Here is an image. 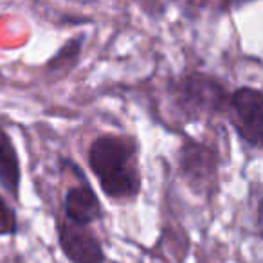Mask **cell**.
<instances>
[{"label":"cell","mask_w":263,"mask_h":263,"mask_svg":"<svg viewBox=\"0 0 263 263\" xmlns=\"http://www.w3.org/2000/svg\"><path fill=\"white\" fill-rule=\"evenodd\" d=\"M139 144L130 136L96 137L88 146L87 162L101 191L112 200H134L141 193Z\"/></svg>","instance_id":"1"},{"label":"cell","mask_w":263,"mask_h":263,"mask_svg":"<svg viewBox=\"0 0 263 263\" xmlns=\"http://www.w3.org/2000/svg\"><path fill=\"white\" fill-rule=\"evenodd\" d=\"M172 101L186 121H200L204 117L222 114L229 106V92L226 85L205 72H187L170 85Z\"/></svg>","instance_id":"2"},{"label":"cell","mask_w":263,"mask_h":263,"mask_svg":"<svg viewBox=\"0 0 263 263\" xmlns=\"http://www.w3.org/2000/svg\"><path fill=\"white\" fill-rule=\"evenodd\" d=\"M231 124L249 146L259 150L263 144V94L254 87H238L229 94Z\"/></svg>","instance_id":"3"},{"label":"cell","mask_w":263,"mask_h":263,"mask_svg":"<svg viewBox=\"0 0 263 263\" xmlns=\"http://www.w3.org/2000/svg\"><path fill=\"white\" fill-rule=\"evenodd\" d=\"M180 175L197 193H209L218 184V155L200 141L187 139L179 150Z\"/></svg>","instance_id":"4"},{"label":"cell","mask_w":263,"mask_h":263,"mask_svg":"<svg viewBox=\"0 0 263 263\" xmlns=\"http://www.w3.org/2000/svg\"><path fill=\"white\" fill-rule=\"evenodd\" d=\"M58 243L70 263H105V252L88 226L58 222Z\"/></svg>","instance_id":"5"},{"label":"cell","mask_w":263,"mask_h":263,"mask_svg":"<svg viewBox=\"0 0 263 263\" xmlns=\"http://www.w3.org/2000/svg\"><path fill=\"white\" fill-rule=\"evenodd\" d=\"M63 211L69 222L76 226H90L92 222L101 218V202L96 191L88 186L87 179L81 184L69 187L63 198Z\"/></svg>","instance_id":"6"},{"label":"cell","mask_w":263,"mask_h":263,"mask_svg":"<svg viewBox=\"0 0 263 263\" xmlns=\"http://www.w3.org/2000/svg\"><path fill=\"white\" fill-rule=\"evenodd\" d=\"M20 159L11 136L4 126H0V186L4 187L15 200L20 195Z\"/></svg>","instance_id":"7"},{"label":"cell","mask_w":263,"mask_h":263,"mask_svg":"<svg viewBox=\"0 0 263 263\" xmlns=\"http://www.w3.org/2000/svg\"><path fill=\"white\" fill-rule=\"evenodd\" d=\"M83 40H85V36L80 34V36L70 38L63 47H60L58 51L54 52V56L45 63L47 74L58 76V78L69 74L70 70L78 65V62H80L81 51H83Z\"/></svg>","instance_id":"8"},{"label":"cell","mask_w":263,"mask_h":263,"mask_svg":"<svg viewBox=\"0 0 263 263\" xmlns=\"http://www.w3.org/2000/svg\"><path fill=\"white\" fill-rule=\"evenodd\" d=\"M16 231H18V222L15 211L0 197V236H11Z\"/></svg>","instance_id":"9"},{"label":"cell","mask_w":263,"mask_h":263,"mask_svg":"<svg viewBox=\"0 0 263 263\" xmlns=\"http://www.w3.org/2000/svg\"><path fill=\"white\" fill-rule=\"evenodd\" d=\"M227 2H229V6L233 9H240V8H243V6L251 4V2H256V0H227Z\"/></svg>","instance_id":"10"}]
</instances>
